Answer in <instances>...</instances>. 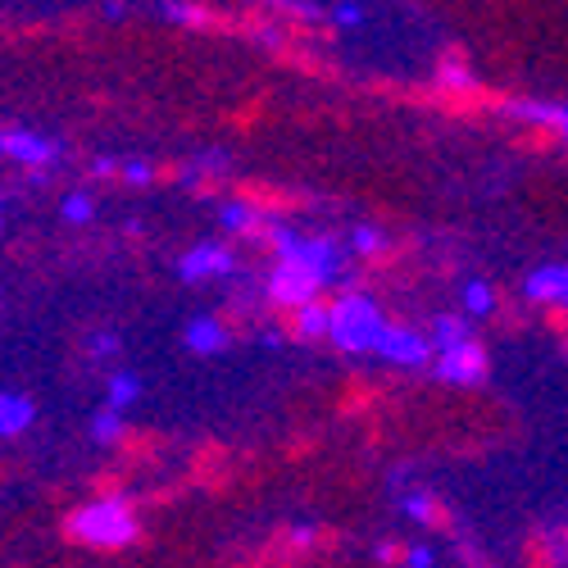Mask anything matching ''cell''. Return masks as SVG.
I'll use <instances>...</instances> for the list:
<instances>
[{
	"label": "cell",
	"instance_id": "6da1fadb",
	"mask_svg": "<svg viewBox=\"0 0 568 568\" xmlns=\"http://www.w3.org/2000/svg\"><path fill=\"white\" fill-rule=\"evenodd\" d=\"M64 537L73 546H87V550H128L141 541V514L128 496L110 491V496L78 505L64 518Z\"/></svg>",
	"mask_w": 568,
	"mask_h": 568
},
{
	"label": "cell",
	"instance_id": "7a4b0ae2",
	"mask_svg": "<svg viewBox=\"0 0 568 568\" xmlns=\"http://www.w3.org/2000/svg\"><path fill=\"white\" fill-rule=\"evenodd\" d=\"M327 342H333L342 355H373L377 337L387 327V314L368 292H342L333 305H327Z\"/></svg>",
	"mask_w": 568,
	"mask_h": 568
},
{
	"label": "cell",
	"instance_id": "3957f363",
	"mask_svg": "<svg viewBox=\"0 0 568 568\" xmlns=\"http://www.w3.org/2000/svg\"><path fill=\"white\" fill-rule=\"evenodd\" d=\"M264 292H268L273 305L296 314L301 305H310V301L323 296V282H318V273L301 255H273V268L264 277Z\"/></svg>",
	"mask_w": 568,
	"mask_h": 568
},
{
	"label": "cell",
	"instance_id": "277c9868",
	"mask_svg": "<svg viewBox=\"0 0 568 568\" xmlns=\"http://www.w3.org/2000/svg\"><path fill=\"white\" fill-rule=\"evenodd\" d=\"M433 377L446 387H459V392H478L487 377H491V359H487V346L473 337L446 355H433Z\"/></svg>",
	"mask_w": 568,
	"mask_h": 568
},
{
	"label": "cell",
	"instance_id": "5b68a950",
	"mask_svg": "<svg viewBox=\"0 0 568 568\" xmlns=\"http://www.w3.org/2000/svg\"><path fill=\"white\" fill-rule=\"evenodd\" d=\"M236 268H242V260H236V251L227 242H196V246H186L178 255V277L192 282V287H201V282L236 277Z\"/></svg>",
	"mask_w": 568,
	"mask_h": 568
},
{
	"label": "cell",
	"instance_id": "8992f818",
	"mask_svg": "<svg viewBox=\"0 0 568 568\" xmlns=\"http://www.w3.org/2000/svg\"><path fill=\"white\" fill-rule=\"evenodd\" d=\"M0 160L23 164V169H55L64 160V146L55 136L32 132V128H0Z\"/></svg>",
	"mask_w": 568,
	"mask_h": 568
},
{
	"label": "cell",
	"instance_id": "52a82bcc",
	"mask_svg": "<svg viewBox=\"0 0 568 568\" xmlns=\"http://www.w3.org/2000/svg\"><path fill=\"white\" fill-rule=\"evenodd\" d=\"M373 355L383 364H396V368H423V364H433V342L414 323H387Z\"/></svg>",
	"mask_w": 568,
	"mask_h": 568
},
{
	"label": "cell",
	"instance_id": "ba28073f",
	"mask_svg": "<svg viewBox=\"0 0 568 568\" xmlns=\"http://www.w3.org/2000/svg\"><path fill=\"white\" fill-rule=\"evenodd\" d=\"M524 296L541 310H559L568 314V264H537L524 277Z\"/></svg>",
	"mask_w": 568,
	"mask_h": 568
},
{
	"label": "cell",
	"instance_id": "9c48e42d",
	"mask_svg": "<svg viewBox=\"0 0 568 568\" xmlns=\"http://www.w3.org/2000/svg\"><path fill=\"white\" fill-rule=\"evenodd\" d=\"M182 342L192 355H223L232 346V327L219 314H196V318H186Z\"/></svg>",
	"mask_w": 568,
	"mask_h": 568
},
{
	"label": "cell",
	"instance_id": "30bf717a",
	"mask_svg": "<svg viewBox=\"0 0 568 568\" xmlns=\"http://www.w3.org/2000/svg\"><path fill=\"white\" fill-rule=\"evenodd\" d=\"M509 119L528 123V128H541V132H555L568 141V101H509L505 105Z\"/></svg>",
	"mask_w": 568,
	"mask_h": 568
},
{
	"label": "cell",
	"instance_id": "8fae6325",
	"mask_svg": "<svg viewBox=\"0 0 568 568\" xmlns=\"http://www.w3.org/2000/svg\"><path fill=\"white\" fill-rule=\"evenodd\" d=\"M219 227H223L227 236H264L268 214H264L255 201H246V196H227V201L219 205Z\"/></svg>",
	"mask_w": 568,
	"mask_h": 568
},
{
	"label": "cell",
	"instance_id": "7c38bea8",
	"mask_svg": "<svg viewBox=\"0 0 568 568\" xmlns=\"http://www.w3.org/2000/svg\"><path fill=\"white\" fill-rule=\"evenodd\" d=\"M37 423V400L28 392H14V387H0V442L10 437H23Z\"/></svg>",
	"mask_w": 568,
	"mask_h": 568
},
{
	"label": "cell",
	"instance_id": "4fadbf2b",
	"mask_svg": "<svg viewBox=\"0 0 568 568\" xmlns=\"http://www.w3.org/2000/svg\"><path fill=\"white\" fill-rule=\"evenodd\" d=\"M396 509L409 518L414 528H433L437 518H442V505H437V496H433L428 487H418V483H409L405 491H396Z\"/></svg>",
	"mask_w": 568,
	"mask_h": 568
},
{
	"label": "cell",
	"instance_id": "5bb4252c",
	"mask_svg": "<svg viewBox=\"0 0 568 568\" xmlns=\"http://www.w3.org/2000/svg\"><path fill=\"white\" fill-rule=\"evenodd\" d=\"M428 342H433V355H446V351L473 342V323L464 314H437L428 327Z\"/></svg>",
	"mask_w": 568,
	"mask_h": 568
},
{
	"label": "cell",
	"instance_id": "9a60e30c",
	"mask_svg": "<svg viewBox=\"0 0 568 568\" xmlns=\"http://www.w3.org/2000/svg\"><path fill=\"white\" fill-rule=\"evenodd\" d=\"M141 392H146V383H141L132 368H114V373L105 377V409L128 414V409L141 400Z\"/></svg>",
	"mask_w": 568,
	"mask_h": 568
},
{
	"label": "cell",
	"instance_id": "2e32d148",
	"mask_svg": "<svg viewBox=\"0 0 568 568\" xmlns=\"http://www.w3.org/2000/svg\"><path fill=\"white\" fill-rule=\"evenodd\" d=\"M437 87L442 91H450V97H478V91H483V78L478 73H473L464 60H442L437 64Z\"/></svg>",
	"mask_w": 568,
	"mask_h": 568
},
{
	"label": "cell",
	"instance_id": "e0dca14e",
	"mask_svg": "<svg viewBox=\"0 0 568 568\" xmlns=\"http://www.w3.org/2000/svg\"><path fill=\"white\" fill-rule=\"evenodd\" d=\"M459 310H464V318L473 323V318H487V314H496V287L487 277H468L464 287H459Z\"/></svg>",
	"mask_w": 568,
	"mask_h": 568
},
{
	"label": "cell",
	"instance_id": "ac0fdd59",
	"mask_svg": "<svg viewBox=\"0 0 568 568\" xmlns=\"http://www.w3.org/2000/svg\"><path fill=\"white\" fill-rule=\"evenodd\" d=\"M327 305L323 301H310V305H301L296 314H292V337L296 342H327Z\"/></svg>",
	"mask_w": 568,
	"mask_h": 568
},
{
	"label": "cell",
	"instance_id": "d6986e66",
	"mask_svg": "<svg viewBox=\"0 0 568 568\" xmlns=\"http://www.w3.org/2000/svg\"><path fill=\"white\" fill-rule=\"evenodd\" d=\"M87 437L91 442H97L101 450H114L123 437H128V414H114V409H97V414H91V428H87Z\"/></svg>",
	"mask_w": 568,
	"mask_h": 568
},
{
	"label": "cell",
	"instance_id": "ffe728a7",
	"mask_svg": "<svg viewBox=\"0 0 568 568\" xmlns=\"http://www.w3.org/2000/svg\"><path fill=\"white\" fill-rule=\"evenodd\" d=\"M387 251V232L377 223H355L351 236H346V255H359V260H377Z\"/></svg>",
	"mask_w": 568,
	"mask_h": 568
},
{
	"label": "cell",
	"instance_id": "44dd1931",
	"mask_svg": "<svg viewBox=\"0 0 568 568\" xmlns=\"http://www.w3.org/2000/svg\"><path fill=\"white\" fill-rule=\"evenodd\" d=\"M232 169V155L227 151H201L196 160L182 164V182H201V178H223Z\"/></svg>",
	"mask_w": 568,
	"mask_h": 568
},
{
	"label": "cell",
	"instance_id": "7402d4cb",
	"mask_svg": "<svg viewBox=\"0 0 568 568\" xmlns=\"http://www.w3.org/2000/svg\"><path fill=\"white\" fill-rule=\"evenodd\" d=\"M155 14L164 23H178V28H201L210 23V10L205 6H192V0H164V6H155Z\"/></svg>",
	"mask_w": 568,
	"mask_h": 568
},
{
	"label": "cell",
	"instance_id": "603a6c76",
	"mask_svg": "<svg viewBox=\"0 0 568 568\" xmlns=\"http://www.w3.org/2000/svg\"><path fill=\"white\" fill-rule=\"evenodd\" d=\"M82 351H87L91 359H110V355L123 351V333H114V327H91L87 342H82Z\"/></svg>",
	"mask_w": 568,
	"mask_h": 568
},
{
	"label": "cell",
	"instance_id": "cb8c5ba5",
	"mask_svg": "<svg viewBox=\"0 0 568 568\" xmlns=\"http://www.w3.org/2000/svg\"><path fill=\"white\" fill-rule=\"evenodd\" d=\"M91 214H97V201H91V192H69V196L60 201V219L73 223V227L91 223Z\"/></svg>",
	"mask_w": 568,
	"mask_h": 568
},
{
	"label": "cell",
	"instance_id": "d4e9b609",
	"mask_svg": "<svg viewBox=\"0 0 568 568\" xmlns=\"http://www.w3.org/2000/svg\"><path fill=\"white\" fill-rule=\"evenodd\" d=\"M114 178H123L128 186H151L160 173H155V164H151V160L128 155V160H119V173H114Z\"/></svg>",
	"mask_w": 568,
	"mask_h": 568
},
{
	"label": "cell",
	"instance_id": "484cf974",
	"mask_svg": "<svg viewBox=\"0 0 568 568\" xmlns=\"http://www.w3.org/2000/svg\"><path fill=\"white\" fill-rule=\"evenodd\" d=\"M323 19L333 23V28H364V23H368V10L355 6V0H342V6H327Z\"/></svg>",
	"mask_w": 568,
	"mask_h": 568
},
{
	"label": "cell",
	"instance_id": "4316f807",
	"mask_svg": "<svg viewBox=\"0 0 568 568\" xmlns=\"http://www.w3.org/2000/svg\"><path fill=\"white\" fill-rule=\"evenodd\" d=\"M400 568H437V546L433 541H405L400 546Z\"/></svg>",
	"mask_w": 568,
	"mask_h": 568
},
{
	"label": "cell",
	"instance_id": "83f0119b",
	"mask_svg": "<svg viewBox=\"0 0 568 568\" xmlns=\"http://www.w3.org/2000/svg\"><path fill=\"white\" fill-rule=\"evenodd\" d=\"M119 173V155H97L91 160V178H114Z\"/></svg>",
	"mask_w": 568,
	"mask_h": 568
},
{
	"label": "cell",
	"instance_id": "f1b7e54d",
	"mask_svg": "<svg viewBox=\"0 0 568 568\" xmlns=\"http://www.w3.org/2000/svg\"><path fill=\"white\" fill-rule=\"evenodd\" d=\"M314 537H318V528H314V524H296V528L287 532V541H292V546H314Z\"/></svg>",
	"mask_w": 568,
	"mask_h": 568
},
{
	"label": "cell",
	"instance_id": "f546056e",
	"mask_svg": "<svg viewBox=\"0 0 568 568\" xmlns=\"http://www.w3.org/2000/svg\"><path fill=\"white\" fill-rule=\"evenodd\" d=\"M282 10H287L292 19H323L327 14V6H282Z\"/></svg>",
	"mask_w": 568,
	"mask_h": 568
},
{
	"label": "cell",
	"instance_id": "4dcf8cb0",
	"mask_svg": "<svg viewBox=\"0 0 568 568\" xmlns=\"http://www.w3.org/2000/svg\"><path fill=\"white\" fill-rule=\"evenodd\" d=\"M373 559H377V564H400V546H392V541L373 546Z\"/></svg>",
	"mask_w": 568,
	"mask_h": 568
},
{
	"label": "cell",
	"instance_id": "1f68e13d",
	"mask_svg": "<svg viewBox=\"0 0 568 568\" xmlns=\"http://www.w3.org/2000/svg\"><path fill=\"white\" fill-rule=\"evenodd\" d=\"M260 346H268V351H277V346H282V333H273V327H268V333H260Z\"/></svg>",
	"mask_w": 568,
	"mask_h": 568
},
{
	"label": "cell",
	"instance_id": "d6a6232c",
	"mask_svg": "<svg viewBox=\"0 0 568 568\" xmlns=\"http://www.w3.org/2000/svg\"><path fill=\"white\" fill-rule=\"evenodd\" d=\"M101 14H105V19H128V14H132V10H128V6H105V10H101Z\"/></svg>",
	"mask_w": 568,
	"mask_h": 568
},
{
	"label": "cell",
	"instance_id": "836d02e7",
	"mask_svg": "<svg viewBox=\"0 0 568 568\" xmlns=\"http://www.w3.org/2000/svg\"><path fill=\"white\" fill-rule=\"evenodd\" d=\"M559 568H568V541L559 546Z\"/></svg>",
	"mask_w": 568,
	"mask_h": 568
},
{
	"label": "cell",
	"instance_id": "e575fe53",
	"mask_svg": "<svg viewBox=\"0 0 568 568\" xmlns=\"http://www.w3.org/2000/svg\"><path fill=\"white\" fill-rule=\"evenodd\" d=\"M0 227H6V196H0Z\"/></svg>",
	"mask_w": 568,
	"mask_h": 568
}]
</instances>
